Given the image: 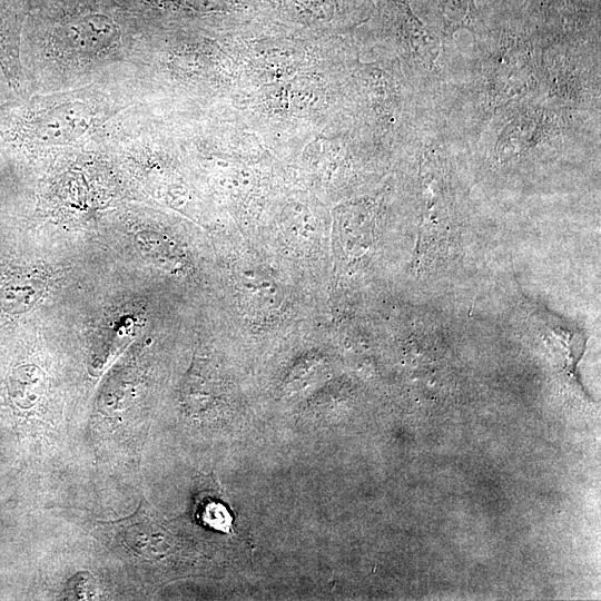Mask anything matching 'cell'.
I'll list each match as a JSON object with an SVG mask.
<instances>
[{"mask_svg":"<svg viewBox=\"0 0 601 601\" xmlns=\"http://www.w3.org/2000/svg\"><path fill=\"white\" fill-rule=\"evenodd\" d=\"M152 17L130 0H31L21 60L33 93L132 75Z\"/></svg>","mask_w":601,"mask_h":601,"instance_id":"1","label":"cell"},{"mask_svg":"<svg viewBox=\"0 0 601 601\" xmlns=\"http://www.w3.org/2000/svg\"><path fill=\"white\" fill-rule=\"evenodd\" d=\"M120 82L37 92L0 105V150L28 159L52 147L104 140L110 126L131 105Z\"/></svg>","mask_w":601,"mask_h":601,"instance_id":"2","label":"cell"},{"mask_svg":"<svg viewBox=\"0 0 601 601\" xmlns=\"http://www.w3.org/2000/svg\"><path fill=\"white\" fill-rule=\"evenodd\" d=\"M31 0H0V69L12 92L27 97L28 82L21 60L23 27Z\"/></svg>","mask_w":601,"mask_h":601,"instance_id":"3","label":"cell"},{"mask_svg":"<svg viewBox=\"0 0 601 601\" xmlns=\"http://www.w3.org/2000/svg\"><path fill=\"white\" fill-rule=\"evenodd\" d=\"M43 372L33 364H23L11 370L8 381L10 398L21 407L35 405L45 391Z\"/></svg>","mask_w":601,"mask_h":601,"instance_id":"4","label":"cell"}]
</instances>
